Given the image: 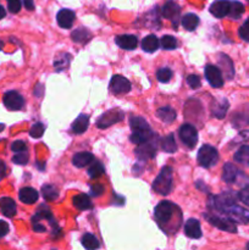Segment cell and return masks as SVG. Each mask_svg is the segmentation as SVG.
Wrapping results in <instances>:
<instances>
[{"mask_svg":"<svg viewBox=\"0 0 249 250\" xmlns=\"http://www.w3.org/2000/svg\"><path fill=\"white\" fill-rule=\"evenodd\" d=\"M212 204L216 210H219L220 212H222L224 215H226L228 219H231L232 221L242 222V224H248L249 222V211L248 210L243 209L242 207L237 205L233 202L231 197L224 194L219 195V197L212 198Z\"/></svg>","mask_w":249,"mask_h":250,"instance_id":"obj_1","label":"cell"},{"mask_svg":"<svg viewBox=\"0 0 249 250\" xmlns=\"http://www.w3.org/2000/svg\"><path fill=\"white\" fill-rule=\"evenodd\" d=\"M153 189L160 195H167L172 189V168L165 166L153 183Z\"/></svg>","mask_w":249,"mask_h":250,"instance_id":"obj_2","label":"cell"},{"mask_svg":"<svg viewBox=\"0 0 249 250\" xmlns=\"http://www.w3.org/2000/svg\"><path fill=\"white\" fill-rule=\"evenodd\" d=\"M219 160V153L216 149L211 146H203L198 151V163L202 167H211Z\"/></svg>","mask_w":249,"mask_h":250,"instance_id":"obj_3","label":"cell"},{"mask_svg":"<svg viewBox=\"0 0 249 250\" xmlns=\"http://www.w3.org/2000/svg\"><path fill=\"white\" fill-rule=\"evenodd\" d=\"M178 134H180L181 141H182L188 148H194V146L198 142V132L194 126H192V125L189 124L183 125V126L180 127Z\"/></svg>","mask_w":249,"mask_h":250,"instance_id":"obj_4","label":"cell"},{"mask_svg":"<svg viewBox=\"0 0 249 250\" xmlns=\"http://www.w3.org/2000/svg\"><path fill=\"white\" fill-rule=\"evenodd\" d=\"M205 219L208 220L209 224H211L212 226H215L216 229H222V231L231 232V233H236L237 232V226L233 224L231 219H225V217H219L215 216V215H204Z\"/></svg>","mask_w":249,"mask_h":250,"instance_id":"obj_5","label":"cell"},{"mask_svg":"<svg viewBox=\"0 0 249 250\" xmlns=\"http://www.w3.org/2000/svg\"><path fill=\"white\" fill-rule=\"evenodd\" d=\"M156 149H158V143L153 141V137L148 139L144 143L138 144V148L136 149V155L142 160H148V159H153L156 154Z\"/></svg>","mask_w":249,"mask_h":250,"instance_id":"obj_6","label":"cell"},{"mask_svg":"<svg viewBox=\"0 0 249 250\" xmlns=\"http://www.w3.org/2000/svg\"><path fill=\"white\" fill-rule=\"evenodd\" d=\"M124 112L120 111V110H110V111L104 112V114L98 119L97 126L99 127V128H106V127H110L111 125L116 124V122L121 121V120L124 119Z\"/></svg>","mask_w":249,"mask_h":250,"instance_id":"obj_7","label":"cell"},{"mask_svg":"<svg viewBox=\"0 0 249 250\" xmlns=\"http://www.w3.org/2000/svg\"><path fill=\"white\" fill-rule=\"evenodd\" d=\"M2 102L4 105L6 106V109L11 110V111H17V110H21L24 105V100L22 98V95L20 93L15 92V90H10L4 94L2 98Z\"/></svg>","mask_w":249,"mask_h":250,"instance_id":"obj_8","label":"cell"},{"mask_svg":"<svg viewBox=\"0 0 249 250\" xmlns=\"http://www.w3.org/2000/svg\"><path fill=\"white\" fill-rule=\"evenodd\" d=\"M173 209H175V207H173L170 202H161L160 204L156 205L155 210H154L155 219L158 220L160 224H166V222L170 221V219L172 217Z\"/></svg>","mask_w":249,"mask_h":250,"instance_id":"obj_9","label":"cell"},{"mask_svg":"<svg viewBox=\"0 0 249 250\" xmlns=\"http://www.w3.org/2000/svg\"><path fill=\"white\" fill-rule=\"evenodd\" d=\"M110 90L114 94H126V93H128L131 90V83L124 76L116 75L111 78Z\"/></svg>","mask_w":249,"mask_h":250,"instance_id":"obj_10","label":"cell"},{"mask_svg":"<svg viewBox=\"0 0 249 250\" xmlns=\"http://www.w3.org/2000/svg\"><path fill=\"white\" fill-rule=\"evenodd\" d=\"M205 78L212 88H220L224 84V78L219 67L214 65H208L205 67Z\"/></svg>","mask_w":249,"mask_h":250,"instance_id":"obj_11","label":"cell"},{"mask_svg":"<svg viewBox=\"0 0 249 250\" xmlns=\"http://www.w3.org/2000/svg\"><path fill=\"white\" fill-rule=\"evenodd\" d=\"M231 1L229 0H216L210 5V12L217 19H222L229 15Z\"/></svg>","mask_w":249,"mask_h":250,"instance_id":"obj_12","label":"cell"},{"mask_svg":"<svg viewBox=\"0 0 249 250\" xmlns=\"http://www.w3.org/2000/svg\"><path fill=\"white\" fill-rule=\"evenodd\" d=\"M180 12H181L180 6H178L177 2L173 1V0H168V1L163 6V16L165 17V19L171 20L175 24L177 23Z\"/></svg>","mask_w":249,"mask_h":250,"instance_id":"obj_13","label":"cell"},{"mask_svg":"<svg viewBox=\"0 0 249 250\" xmlns=\"http://www.w3.org/2000/svg\"><path fill=\"white\" fill-rule=\"evenodd\" d=\"M115 42H116L120 48L124 49V50H133V49L137 48V44H138L137 37L132 36V34H121V36L116 37Z\"/></svg>","mask_w":249,"mask_h":250,"instance_id":"obj_14","label":"cell"},{"mask_svg":"<svg viewBox=\"0 0 249 250\" xmlns=\"http://www.w3.org/2000/svg\"><path fill=\"white\" fill-rule=\"evenodd\" d=\"M56 20L61 28H70L75 21V12L68 9H62L58 12Z\"/></svg>","mask_w":249,"mask_h":250,"instance_id":"obj_15","label":"cell"},{"mask_svg":"<svg viewBox=\"0 0 249 250\" xmlns=\"http://www.w3.org/2000/svg\"><path fill=\"white\" fill-rule=\"evenodd\" d=\"M185 233L186 236L189 238L198 239L202 237V229H200V224L198 220L189 219L185 225Z\"/></svg>","mask_w":249,"mask_h":250,"instance_id":"obj_16","label":"cell"},{"mask_svg":"<svg viewBox=\"0 0 249 250\" xmlns=\"http://www.w3.org/2000/svg\"><path fill=\"white\" fill-rule=\"evenodd\" d=\"M19 198L23 204H34L38 200L39 194L34 188L24 187L20 190Z\"/></svg>","mask_w":249,"mask_h":250,"instance_id":"obj_17","label":"cell"},{"mask_svg":"<svg viewBox=\"0 0 249 250\" xmlns=\"http://www.w3.org/2000/svg\"><path fill=\"white\" fill-rule=\"evenodd\" d=\"M0 211L6 217H14L16 215V203L11 198L4 197L0 199Z\"/></svg>","mask_w":249,"mask_h":250,"instance_id":"obj_18","label":"cell"},{"mask_svg":"<svg viewBox=\"0 0 249 250\" xmlns=\"http://www.w3.org/2000/svg\"><path fill=\"white\" fill-rule=\"evenodd\" d=\"M238 173V168H237L233 164L226 163L224 166V172H222V180L226 183H233L236 182Z\"/></svg>","mask_w":249,"mask_h":250,"instance_id":"obj_19","label":"cell"},{"mask_svg":"<svg viewBox=\"0 0 249 250\" xmlns=\"http://www.w3.org/2000/svg\"><path fill=\"white\" fill-rule=\"evenodd\" d=\"M94 160V156L92 155L88 151H81V153H77L72 159V163L76 167H84V166L89 165L92 161Z\"/></svg>","mask_w":249,"mask_h":250,"instance_id":"obj_20","label":"cell"},{"mask_svg":"<svg viewBox=\"0 0 249 250\" xmlns=\"http://www.w3.org/2000/svg\"><path fill=\"white\" fill-rule=\"evenodd\" d=\"M88 126H89V117L84 114L80 115V116H78L72 124L73 133H76V134L83 133V132L87 131Z\"/></svg>","mask_w":249,"mask_h":250,"instance_id":"obj_21","label":"cell"},{"mask_svg":"<svg viewBox=\"0 0 249 250\" xmlns=\"http://www.w3.org/2000/svg\"><path fill=\"white\" fill-rule=\"evenodd\" d=\"M219 62H220V65H221L222 71L225 72L226 77L228 78V80L233 78L234 68H233V63H232L231 59H229L226 54H220Z\"/></svg>","mask_w":249,"mask_h":250,"instance_id":"obj_22","label":"cell"},{"mask_svg":"<svg viewBox=\"0 0 249 250\" xmlns=\"http://www.w3.org/2000/svg\"><path fill=\"white\" fill-rule=\"evenodd\" d=\"M159 46H160V42L154 34H149L142 42V49L146 53H154V51L158 50Z\"/></svg>","mask_w":249,"mask_h":250,"instance_id":"obj_23","label":"cell"},{"mask_svg":"<svg viewBox=\"0 0 249 250\" xmlns=\"http://www.w3.org/2000/svg\"><path fill=\"white\" fill-rule=\"evenodd\" d=\"M151 137H154V133L151 129H144V131H133V133L129 137V141L132 143L141 144L146 142L148 139H150Z\"/></svg>","mask_w":249,"mask_h":250,"instance_id":"obj_24","label":"cell"},{"mask_svg":"<svg viewBox=\"0 0 249 250\" xmlns=\"http://www.w3.org/2000/svg\"><path fill=\"white\" fill-rule=\"evenodd\" d=\"M156 115H158L159 119L163 122H166V124H171L176 120V111L172 109V107H160L156 111Z\"/></svg>","mask_w":249,"mask_h":250,"instance_id":"obj_25","label":"cell"},{"mask_svg":"<svg viewBox=\"0 0 249 250\" xmlns=\"http://www.w3.org/2000/svg\"><path fill=\"white\" fill-rule=\"evenodd\" d=\"M199 23V17L195 14H186L182 17V26L187 31H194Z\"/></svg>","mask_w":249,"mask_h":250,"instance_id":"obj_26","label":"cell"},{"mask_svg":"<svg viewBox=\"0 0 249 250\" xmlns=\"http://www.w3.org/2000/svg\"><path fill=\"white\" fill-rule=\"evenodd\" d=\"M73 205L80 210H88L92 209V202H90L89 197L85 194H78L73 198Z\"/></svg>","mask_w":249,"mask_h":250,"instance_id":"obj_27","label":"cell"},{"mask_svg":"<svg viewBox=\"0 0 249 250\" xmlns=\"http://www.w3.org/2000/svg\"><path fill=\"white\" fill-rule=\"evenodd\" d=\"M42 195H43V198L46 202H54V200L58 199L59 192L54 186L44 185L42 187Z\"/></svg>","mask_w":249,"mask_h":250,"instance_id":"obj_28","label":"cell"},{"mask_svg":"<svg viewBox=\"0 0 249 250\" xmlns=\"http://www.w3.org/2000/svg\"><path fill=\"white\" fill-rule=\"evenodd\" d=\"M129 126H131L132 131H144V129H150L148 122L142 117H131L129 119Z\"/></svg>","mask_w":249,"mask_h":250,"instance_id":"obj_29","label":"cell"},{"mask_svg":"<svg viewBox=\"0 0 249 250\" xmlns=\"http://www.w3.org/2000/svg\"><path fill=\"white\" fill-rule=\"evenodd\" d=\"M234 160L243 165H249V146H243L234 154Z\"/></svg>","mask_w":249,"mask_h":250,"instance_id":"obj_30","label":"cell"},{"mask_svg":"<svg viewBox=\"0 0 249 250\" xmlns=\"http://www.w3.org/2000/svg\"><path fill=\"white\" fill-rule=\"evenodd\" d=\"M82 246L84 247L85 249L89 250H95L99 248V241L97 239V237L93 236L90 233H85L84 236L82 237Z\"/></svg>","mask_w":249,"mask_h":250,"instance_id":"obj_31","label":"cell"},{"mask_svg":"<svg viewBox=\"0 0 249 250\" xmlns=\"http://www.w3.org/2000/svg\"><path fill=\"white\" fill-rule=\"evenodd\" d=\"M211 110L215 117H217V119H224L225 115H226V111L228 110V102L226 99H224L219 104H215Z\"/></svg>","mask_w":249,"mask_h":250,"instance_id":"obj_32","label":"cell"},{"mask_svg":"<svg viewBox=\"0 0 249 250\" xmlns=\"http://www.w3.org/2000/svg\"><path fill=\"white\" fill-rule=\"evenodd\" d=\"M72 41L77 43H85L90 39V33L85 28H78L72 32Z\"/></svg>","mask_w":249,"mask_h":250,"instance_id":"obj_33","label":"cell"},{"mask_svg":"<svg viewBox=\"0 0 249 250\" xmlns=\"http://www.w3.org/2000/svg\"><path fill=\"white\" fill-rule=\"evenodd\" d=\"M163 149L166 153H175L177 150V146H176V141L173 134H168L163 139Z\"/></svg>","mask_w":249,"mask_h":250,"instance_id":"obj_34","label":"cell"},{"mask_svg":"<svg viewBox=\"0 0 249 250\" xmlns=\"http://www.w3.org/2000/svg\"><path fill=\"white\" fill-rule=\"evenodd\" d=\"M244 12V6L242 2L239 1H231V10H229V17L237 20L242 16Z\"/></svg>","mask_w":249,"mask_h":250,"instance_id":"obj_35","label":"cell"},{"mask_svg":"<svg viewBox=\"0 0 249 250\" xmlns=\"http://www.w3.org/2000/svg\"><path fill=\"white\" fill-rule=\"evenodd\" d=\"M160 45L163 46L165 50H172V49H176L177 46V41H176L175 37L172 36H164L161 38Z\"/></svg>","mask_w":249,"mask_h":250,"instance_id":"obj_36","label":"cell"},{"mask_svg":"<svg viewBox=\"0 0 249 250\" xmlns=\"http://www.w3.org/2000/svg\"><path fill=\"white\" fill-rule=\"evenodd\" d=\"M103 172H104V167H103L99 161L93 163V165L88 168V175H89L90 178H98L99 176L103 175Z\"/></svg>","mask_w":249,"mask_h":250,"instance_id":"obj_37","label":"cell"},{"mask_svg":"<svg viewBox=\"0 0 249 250\" xmlns=\"http://www.w3.org/2000/svg\"><path fill=\"white\" fill-rule=\"evenodd\" d=\"M70 55L68 54H62L61 56H59L55 61H54V65H55V68L58 71H62L63 68L67 67L68 63H70Z\"/></svg>","mask_w":249,"mask_h":250,"instance_id":"obj_38","label":"cell"},{"mask_svg":"<svg viewBox=\"0 0 249 250\" xmlns=\"http://www.w3.org/2000/svg\"><path fill=\"white\" fill-rule=\"evenodd\" d=\"M171 77H172V71L167 67L160 68L158 71V73H156V78L161 83H167L171 80Z\"/></svg>","mask_w":249,"mask_h":250,"instance_id":"obj_39","label":"cell"},{"mask_svg":"<svg viewBox=\"0 0 249 250\" xmlns=\"http://www.w3.org/2000/svg\"><path fill=\"white\" fill-rule=\"evenodd\" d=\"M37 216L39 219H46L49 221H53V215H51L50 209L48 207H45V205H41L39 207L38 211H37Z\"/></svg>","mask_w":249,"mask_h":250,"instance_id":"obj_40","label":"cell"},{"mask_svg":"<svg viewBox=\"0 0 249 250\" xmlns=\"http://www.w3.org/2000/svg\"><path fill=\"white\" fill-rule=\"evenodd\" d=\"M44 126L42 124H34L33 126H32V128L29 129V134H31L32 138H41L42 136H43L44 133Z\"/></svg>","mask_w":249,"mask_h":250,"instance_id":"obj_41","label":"cell"},{"mask_svg":"<svg viewBox=\"0 0 249 250\" xmlns=\"http://www.w3.org/2000/svg\"><path fill=\"white\" fill-rule=\"evenodd\" d=\"M28 154L26 153V150L24 151H20V153H16V155H14V158H12V161H14L15 164H17V165H26L27 163H28Z\"/></svg>","mask_w":249,"mask_h":250,"instance_id":"obj_42","label":"cell"},{"mask_svg":"<svg viewBox=\"0 0 249 250\" xmlns=\"http://www.w3.org/2000/svg\"><path fill=\"white\" fill-rule=\"evenodd\" d=\"M238 33H239V37H241L243 41L249 42V20H247V21L242 24Z\"/></svg>","mask_w":249,"mask_h":250,"instance_id":"obj_43","label":"cell"},{"mask_svg":"<svg viewBox=\"0 0 249 250\" xmlns=\"http://www.w3.org/2000/svg\"><path fill=\"white\" fill-rule=\"evenodd\" d=\"M9 11L12 14H17L21 10V0H6Z\"/></svg>","mask_w":249,"mask_h":250,"instance_id":"obj_44","label":"cell"},{"mask_svg":"<svg viewBox=\"0 0 249 250\" xmlns=\"http://www.w3.org/2000/svg\"><path fill=\"white\" fill-rule=\"evenodd\" d=\"M187 83L189 84L190 88L197 89V88L200 87V78L197 75H189L187 77Z\"/></svg>","mask_w":249,"mask_h":250,"instance_id":"obj_45","label":"cell"},{"mask_svg":"<svg viewBox=\"0 0 249 250\" xmlns=\"http://www.w3.org/2000/svg\"><path fill=\"white\" fill-rule=\"evenodd\" d=\"M27 149L26 143L22 141H16L12 143L11 146V150L15 151V153H20V151H24Z\"/></svg>","mask_w":249,"mask_h":250,"instance_id":"obj_46","label":"cell"},{"mask_svg":"<svg viewBox=\"0 0 249 250\" xmlns=\"http://www.w3.org/2000/svg\"><path fill=\"white\" fill-rule=\"evenodd\" d=\"M103 192H104V187L102 185H99V183H95V185H93L90 187V194L94 195V197H99Z\"/></svg>","mask_w":249,"mask_h":250,"instance_id":"obj_47","label":"cell"},{"mask_svg":"<svg viewBox=\"0 0 249 250\" xmlns=\"http://www.w3.org/2000/svg\"><path fill=\"white\" fill-rule=\"evenodd\" d=\"M238 198L242 203L249 207V189H243L238 193Z\"/></svg>","mask_w":249,"mask_h":250,"instance_id":"obj_48","label":"cell"},{"mask_svg":"<svg viewBox=\"0 0 249 250\" xmlns=\"http://www.w3.org/2000/svg\"><path fill=\"white\" fill-rule=\"evenodd\" d=\"M9 225H7V222L2 221V220H0V238L1 237H5L7 233H9Z\"/></svg>","mask_w":249,"mask_h":250,"instance_id":"obj_49","label":"cell"},{"mask_svg":"<svg viewBox=\"0 0 249 250\" xmlns=\"http://www.w3.org/2000/svg\"><path fill=\"white\" fill-rule=\"evenodd\" d=\"M5 173H6V165L2 160H0V180L5 177Z\"/></svg>","mask_w":249,"mask_h":250,"instance_id":"obj_50","label":"cell"},{"mask_svg":"<svg viewBox=\"0 0 249 250\" xmlns=\"http://www.w3.org/2000/svg\"><path fill=\"white\" fill-rule=\"evenodd\" d=\"M23 5L27 10H33L34 9V2L33 0H23Z\"/></svg>","mask_w":249,"mask_h":250,"instance_id":"obj_51","label":"cell"},{"mask_svg":"<svg viewBox=\"0 0 249 250\" xmlns=\"http://www.w3.org/2000/svg\"><path fill=\"white\" fill-rule=\"evenodd\" d=\"M239 139L244 142H249V131H243L239 133Z\"/></svg>","mask_w":249,"mask_h":250,"instance_id":"obj_52","label":"cell"},{"mask_svg":"<svg viewBox=\"0 0 249 250\" xmlns=\"http://www.w3.org/2000/svg\"><path fill=\"white\" fill-rule=\"evenodd\" d=\"M5 15H6V11H5V9H4V7H2L1 5H0V20H1V19H4V17H5Z\"/></svg>","mask_w":249,"mask_h":250,"instance_id":"obj_53","label":"cell"},{"mask_svg":"<svg viewBox=\"0 0 249 250\" xmlns=\"http://www.w3.org/2000/svg\"><path fill=\"white\" fill-rule=\"evenodd\" d=\"M2 45H4V44H2V42L0 41V50H1V49H2Z\"/></svg>","mask_w":249,"mask_h":250,"instance_id":"obj_54","label":"cell"},{"mask_svg":"<svg viewBox=\"0 0 249 250\" xmlns=\"http://www.w3.org/2000/svg\"><path fill=\"white\" fill-rule=\"evenodd\" d=\"M1 129H4V125H0V131H1Z\"/></svg>","mask_w":249,"mask_h":250,"instance_id":"obj_55","label":"cell"},{"mask_svg":"<svg viewBox=\"0 0 249 250\" xmlns=\"http://www.w3.org/2000/svg\"><path fill=\"white\" fill-rule=\"evenodd\" d=\"M247 249H249V243H248V244H247Z\"/></svg>","mask_w":249,"mask_h":250,"instance_id":"obj_56","label":"cell"},{"mask_svg":"<svg viewBox=\"0 0 249 250\" xmlns=\"http://www.w3.org/2000/svg\"><path fill=\"white\" fill-rule=\"evenodd\" d=\"M248 1H249V0H248Z\"/></svg>","mask_w":249,"mask_h":250,"instance_id":"obj_57","label":"cell"}]
</instances>
